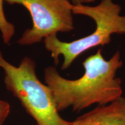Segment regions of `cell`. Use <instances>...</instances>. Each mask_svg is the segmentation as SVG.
<instances>
[{"label":"cell","instance_id":"cell-1","mask_svg":"<svg viewBox=\"0 0 125 125\" xmlns=\"http://www.w3.org/2000/svg\"><path fill=\"white\" fill-rule=\"evenodd\" d=\"M82 65L85 73L75 80L62 77L54 67L45 69V83L52 92L59 112L70 107L73 111L80 112L93 104L107 105L122 97V81L116 76L123 65L119 51L106 60L99 49Z\"/></svg>","mask_w":125,"mask_h":125},{"label":"cell","instance_id":"cell-2","mask_svg":"<svg viewBox=\"0 0 125 125\" xmlns=\"http://www.w3.org/2000/svg\"><path fill=\"white\" fill-rule=\"evenodd\" d=\"M121 7L113 0H102L96 6L80 4L73 5V15H82L90 17L96 23V30L90 35L74 41H61L57 34L44 38L47 51L51 53L56 65L59 64V57L63 56L62 70L71 66L73 62L83 53L97 46L109 44L114 34H125V16L121 15Z\"/></svg>","mask_w":125,"mask_h":125},{"label":"cell","instance_id":"cell-3","mask_svg":"<svg viewBox=\"0 0 125 125\" xmlns=\"http://www.w3.org/2000/svg\"><path fill=\"white\" fill-rule=\"evenodd\" d=\"M0 68L4 73L6 88L20 101L37 125H70L59 113L51 89L39 80L36 64L29 57L16 67L5 59L0 51Z\"/></svg>","mask_w":125,"mask_h":125},{"label":"cell","instance_id":"cell-4","mask_svg":"<svg viewBox=\"0 0 125 125\" xmlns=\"http://www.w3.org/2000/svg\"><path fill=\"white\" fill-rule=\"evenodd\" d=\"M10 5L19 4L27 9L32 20V27L27 29L18 41L20 45L40 42L57 32H68L74 29L70 0H4Z\"/></svg>","mask_w":125,"mask_h":125},{"label":"cell","instance_id":"cell-5","mask_svg":"<svg viewBox=\"0 0 125 125\" xmlns=\"http://www.w3.org/2000/svg\"><path fill=\"white\" fill-rule=\"evenodd\" d=\"M70 125H125V98L100 105L71 122Z\"/></svg>","mask_w":125,"mask_h":125},{"label":"cell","instance_id":"cell-6","mask_svg":"<svg viewBox=\"0 0 125 125\" xmlns=\"http://www.w3.org/2000/svg\"><path fill=\"white\" fill-rule=\"evenodd\" d=\"M4 0H0V31L2 34V37L4 42L8 44L15 35V26L10 23L6 19L4 11Z\"/></svg>","mask_w":125,"mask_h":125},{"label":"cell","instance_id":"cell-7","mask_svg":"<svg viewBox=\"0 0 125 125\" xmlns=\"http://www.w3.org/2000/svg\"><path fill=\"white\" fill-rule=\"evenodd\" d=\"M10 112V105L7 101L0 100V125H3Z\"/></svg>","mask_w":125,"mask_h":125},{"label":"cell","instance_id":"cell-8","mask_svg":"<svg viewBox=\"0 0 125 125\" xmlns=\"http://www.w3.org/2000/svg\"><path fill=\"white\" fill-rule=\"evenodd\" d=\"M70 1L74 5H78L80 4H83L85 3L92 2L95 0H70Z\"/></svg>","mask_w":125,"mask_h":125}]
</instances>
